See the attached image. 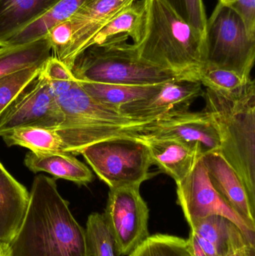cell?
Segmentation results:
<instances>
[{"label": "cell", "mask_w": 255, "mask_h": 256, "mask_svg": "<svg viewBox=\"0 0 255 256\" xmlns=\"http://www.w3.org/2000/svg\"><path fill=\"white\" fill-rule=\"evenodd\" d=\"M8 256H91L85 230L72 214L55 179L34 178L23 220Z\"/></svg>", "instance_id": "obj_1"}, {"label": "cell", "mask_w": 255, "mask_h": 256, "mask_svg": "<svg viewBox=\"0 0 255 256\" xmlns=\"http://www.w3.org/2000/svg\"><path fill=\"white\" fill-rule=\"evenodd\" d=\"M142 40L134 44L142 60L177 74H193L205 62V34L170 0H145Z\"/></svg>", "instance_id": "obj_2"}, {"label": "cell", "mask_w": 255, "mask_h": 256, "mask_svg": "<svg viewBox=\"0 0 255 256\" xmlns=\"http://www.w3.org/2000/svg\"><path fill=\"white\" fill-rule=\"evenodd\" d=\"M41 72L49 82L51 90L57 98L68 92L76 80L71 70L52 56L43 64Z\"/></svg>", "instance_id": "obj_29"}, {"label": "cell", "mask_w": 255, "mask_h": 256, "mask_svg": "<svg viewBox=\"0 0 255 256\" xmlns=\"http://www.w3.org/2000/svg\"><path fill=\"white\" fill-rule=\"evenodd\" d=\"M43 66L28 68L0 79V116L19 92L39 74Z\"/></svg>", "instance_id": "obj_28"}, {"label": "cell", "mask_w": 255, "mask_h": 256, "mask_svg": "<svg viewBox=\"0 0 255 256\" xmlns=\"http://www.w3.org/2000/svg\"><path fill=\"white\" fill-rule=\"evenodd\" d=\"M188 252L187 239L157 234L150 236L129 256H186Z\"/></svg>", "instance_id": "obj_27"}, {"label": "cell", "mask_w": 255, "mask_h": 256, "mask_svg": "<svg viewBox=\"0 0 255 256\" xmlns=\"http://www.w3.org/2000/svg\"><path fill=\"white\" fill-rule=\"evenodd\" d=\"M205 62L251 78L255 38L250 37L238 14L219 2L207 20Z\"/></svg>", "instance_id": "obj_6"}, {"label": "cell", "mask_w": 255, "mask_h": 256, "mask_svg": "<svg viewBox=\"0 0 255 256\" xmlns=\"http://www.w3.org/2000/svg\"><path fill=\"white\" fill-rule=\"evenodd\" d=\"M204 110L220 137L219 152L241 178L255 209V86L250 81L235 94L207 88Z\"/></svg>", "instance_id": "obj_3"}, {"label": "cell", "mask_w": 255, "mask_h": 256, "mask_svg": "<svg viewBox=\"0 0 255 256\" xmlns=\"http://www.w3.org/2000/svg\"><path fill=\"white\" fill-rule=\"evenodd\" d=\"M103 215L118 256L130 255L150 237L149 208L140 186L111 188Z\"/></svg>", "instance_id": "obj_8"}, {"label": "cell", "mask_w": 255, "mask_h": 256, "mask_svg": "<svg viewBox=\"0 0 255 256\" xmlns=\"http://www.w3.org/2000/svg\"><path fill=\"white\" fill-rule=\"evenodd\" d=\"M25 166L34 173L46 172L55 178L70 180L79 185H86L93 180L92 172L73 155L67 153L25 155Z\"/></svg>", "instance_id": "obj_19"}, {"label": "cell", "mask_w": 255, "mask_h": 256, "mask_svg": "<svg viewBox=\"0 0 255 256\" xmlns=\"http://www.w3.org/2000/svg\"><path fill=\"white\" fill-rule=\"evenodd\" d=\"M128 38L121 36L92 45L73 62L72 74L78 81L123 86H154L184 74L157 67L138 55Z\"/></svg>", "instance_id": "obj_5"}, {"label": "cell", "mask_w": 255, "mask_h": 256, "mask_svg": "<svg viewBox=\"0 0 255 256\" xmlns=\"http://www.w3.org/2000/svg\"><path fill=\"white\" fill-rule=\"evenodd\" d=\"M219 2L223 3V4H228V6H230L231 4L235 2V0H219Z\"/></svg>", "instance_id": "obj_35"}, {"label": "cell", "mask_w": 255, "mask_h": 256, "mask_svg": "<svg viewBox=\"0 0 255 256\" xmlns=\"http://www.w3.org/2000/svg\"><path fill=\"white\" fill-rule=\"evenodd\" d=\"M201 158L214 189L255 232V209L236 172L219 150L202 155Z\"/></svg>", "instance_id": "obj_14"}, {"label": "cell", "mask_w": 255, "mask_h": 256, "mask_svg": "<svg viewBox=\"0 0 255 256\" xmlns=\"http://www.w3.org/2000/svg\"><path fill=\"white\" fill-rule=\"evenodd\" d=\"M46 37L25 44L0 46V79L28 68L41 66L52 56Z\"/></svg>", "instance_id": "obj_21"}, {"label": "cell", "mask_w": 255, "mask_h": 256, "mask_svg": "<svg viewBox=\"0 0 255 256\" xmlns=\"http://www.w3.org/2000/svg\"><path fill=\"white\" fill-rule=\"evenodd\" d=\"M186 256H192L191 255H190V252H188V254H187V255Z\"/></svg>", "instance_id": "obj_36"}, {"label": "cell", "mask_w": 255, "mask_h": 256, "mask_svg": "<svg viewBox=\"0 0 255 256\" xmlns=\"http://www.w3.org/2000/svg\"><path fill=\"white\" fill-rule=\"evenodd\" d=\"M85 1L60 0L41 18L6 40L3 46L25 44L46 37L51 28L70 19Z\"/></svg>", "instance_id": "obj_22"}, {"label": "cell", "mask_w": 255, "mask_h": 256, "mask_svg": "<svg viewBox=\"0 0 255 256\" xmlns=\"http://www.w3.org/2000/svg\"><path fill=\"white\" fill-rule=\"evenodd\" d=\"M230 6L241 16L249 36L255 38V0H235Z\"/></svg>", "instance_id": "obj_31"}, {"label": "cell", "mask_w": 255, "mask_h": 256, "mask_svg": "<svg viewBox=\"0 0 255 256\" xmlns=\"http://www.w3.org/2000/svg\"><path fill=\"white\" fill-rule=\"evenodd\" d=\"M203 93L202 84L193 74H189L163 82L151 96L124 105L119 110L133 120L154 121L188 111L190 104Z\"/></svg>", "instance_id": "obj_11"}, {"label": "cell", "mask_w": 255, "mask_h": 256, "mask_svg": "<svg viewBox=\"0 0 255 256\" xmlns=\"http://www.w3.org/2000/svg\"><path fill=\"white\" fill-rule=\"evenodd\" d=\"M244 256H255V242L247 240L244 248Z\"/></svg>", "instance_id": "obj_33"}, {"label": "cell", "mask_w": 255, "mask_h": 256, "mask_svg": "<svg viewBox=\"0 0 255 256\" xmlns=\"http://www.w3.org/2000/svg\"><path fill=\"white\" fill-rule=\"evenodd\" d=\"M179 12L187 21L205 34L207 16L203 0H179Z\"/></svg>", "instance_id": "obj_30"}, {"label": "cell", "mask_w": 255, "mask_h": 256, "mask_svg": "<svg viewBox=\"0 0 255 256\" xmlns=\"http://www.w3.org/2000/svg\"><path fill=\"white\" fill-rule=\"evenodd\" d=\"M0 136L7 146L25 148L35 154L64 153L62 142L54 129L40 127L18 128L3 132Z\"/></svg>", "instance_id": "obj_24"}, {"label": "cell", "mask_w": 255, "mask_h": 256, "mask_svg": "<svg viewBox=\"0 0 255 256\" xmlns=\"http://www.w3.org/2000/svg\"><path fill=\"white\" fill-rule=\"evenodd\" d=\"M60 0H0V46L49 12Z\"/></svg>", "instance_id": "obj_18"}, {"label": "cell", "mask_w": 255, "mask_h": 256, "mask_svg": "<svg viewBox=\"0 0 255 256\" xmlns=\"http://www.w3.org/2000/svg\"><path fill=\"white\" fill-rule=\"evenodd\" d=\"M29 192L0 162V242L8 245L23 220Z\"/></svg>", "instance_id": "obj_15"}, {"label": "cell", "mask_w": 255, "mask_h": 256, "mask_svg": "<svg viewBox=\"0 0 255 256\" xmlns=\"http://www.w3.org/2000/svg\"><path fill=\"white\" fill-rule=\"evenodd\" d=\"M0 256H8L7 245L0 242Z\"/></svg>", "instance_id": "obj_34"}, {"label": "cell", "mask_w": 255, "mask_h": 256, "mask_svg": "<svg viewBox=\"0 0 255 256\" xmlns=\"http://www.w3.org/2000/svg\"><path fill=\"white\" fill-rule=\"evenodd\" d=\"M85 234L91 256H118L103 214L92 213L88 216Z\"/></svg>", "instance_id": "obj_26"}, {"label": "cell", "mask_w": 255, "mask_h": 256, "mask_svg": "<svg viewBox=\"0 0 255 256\" xmlns=\"http://www.w3.org/2000/svg\"><path fill=\"white\" fill-rule=\"evenodd\" d=\"M247 240L248 239L244 236L242 232L235 224H232L226 256H244V248Z\"/></svg>", "instance_id": "obj_32"}, {"label": "cell", "mask_w": 255, "mask_h": 256, "mask_svg": "<svg viewBox=\"0 0 255 256\" xmlns=\"http://www.w3.org/2000/svg\"><path fill=\"white\" fill-rule=\"evenodd\" d=\"M144 138L176 140L200 156L217 152L220 148L217 128L205 110L198 112L185 111L157 120Z\"/></svg>", "instance_id": "obj_12"}, {"label": "cell", "mask_w": 255, "mask_h": 256, "mask_svg": "<svg viewBox=\"0 0 255 256\" xmlns=\"http://www.w3.org/2000/svg\"><path fill=\"white\" fill-rule=\"evenodd\" d=\"M176 184L178 203L190 228L207 216L220 215L233 222L248 240L255 242V232L211 184L201 156L191 172Z\"/></svg>", "instance_id": "obj_9"}, {"label": "cell", "mask_w": 255, "mask_h": 256, "mask_svg": "<svg viewBox=\"0 0 255 256\" xmlns=\"http://www.w3.org/2000/svg\"><path fill=\"white\" fill-rule=\"evenodd\" d=\"M143 142L149 150L152 165L172 178L175 183L191 172L200 158L196 152L176 140L144 138Z\"/></svg>", "instance_id": "obj_16"}, {"label": "cell", "mask_w": 255, "mask_h": 256, "mask_svg": "<svg viewBox=\"0 0 255 256\" xmlns=\"http://www.w3.org/2000/svg\"><path fill=\"white\" fill-rule=\"evenodd\" d=\"M136 0H85L67 20L70 43L60 61L71 70L76 57L89 46L93 38L112 18Z\"/></svg>", "instance_id": "obj_13"}, {"label": "cell", "mask_w": 255, "mask_h": 256, "mask_svg": "<svg viewBox=\"0 0 255 256\" xmlns=\"http://www.w3.org/2000/svg\"><path fill=\"white\" fill-rule=\"evenodd\" d=\"M233 222L220 215L200 220L190 228L187 239L192 256H226L231 226Z\"/></svg>", "instance_id": "obj_17"}, {"label": "cell", "mask_w": 255, "mask_h": 256, "mask_svg": "<svg viewBox=\"0 0 255 256\" xmlns=\"http://www.w3.org/2000/svg\"><path fill=\"white\" fill-rule=\"evenodd\" d=\"M145 24V0H136L99 31L90 42L89 46L102 44L121 36L130 38L133 44H137L142 40Z\"/></svg>", "instance_id": "obj_20"}, {"label": "cell", "mask_w": 255, "mask_h": 256, "mask_svg": "<svg viewBox=\"0 0 255 256\" xmlns=\"http://www.w3.org/2000/svg\"><path fill=\"white\" fill-rule=\"evenodd\" d=\"M63 121L58 98L40 70L0 116V136L14 128L40 127L54 129Z\"/></svg>", "instance_id": "obj_10"}, {"label": "cell", "mask_w": 255, "mask_h": 256, "mask_svg": "<svg viewBox=\"0 0 255 256\" xmlns=\"http://www.w3.org/2000/svg\"><path fill=\"white\" fill-rule=\"evenodd\" d=\"M91 98L102 104L119 110L121 106L145 98L155 92L160 84L154 86H123L78 81Z\"/></svg>", "instance_id": "obj_23"}, {"label": "cell", "mask_w": 255, "mask_h": 256, "mask_svg": "<svg viewBox=\"0 0 255 256\" xmlns=\"http://www.w3.org/2000/svg\"><path fill=\"white\" fill-rule=\"evenodd\" d=\"M193 74L202 86L223 94H235L253 80L251 78H244L232 70L208 63H204Z\"/></svg>", "instance_id": "obj_25"}, {"label": "cell", "mask_w": 255, "mask_h": 256, "mask_svg": "<svg viewBox=\"0 0 255 256\" xmlns=\"http://www.w3.org/2000/svg\"><path fill=\"white\" fill-rule=\"evenodd\" d=\"M81 154L109 188L141 186L149 178L152 165L143 140L119 137L85 148Z\"/></svg>", "instance_id": "obj_7"}, {"label": "cell", "mask_w": 255, "mask_h": 256, "mask_svg": "<svg viewBox=\"0 0 255 256\" xmlns=\"http://www.w3.org/2000/svg\"><path fill=\"white\" fill-rule=\"evenodd\" d=\"M63 121L55 128L63 152L76 156L85 148L109 138L127 137L143 140L157 120L130 118L120 110L102 104L87 94L77 80L58 98Z\"/></svg>", "instance_id": "obj_4"}]
</instances>
